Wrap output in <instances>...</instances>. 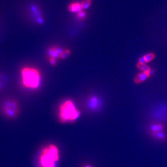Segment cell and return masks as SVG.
<instances>
[{
  "instance_id": "11",
  "label": "cell",
  "mask_w": 167,
  "mask_h": 167,
  "mask_svg": "<svg viewBox=\"0 0 167 167\" xmlns=\"http://www.w3.org/2000/svg\"><path fill=\"white\" fill-rule=\"evenodd\" d=\"M81 3L83 10L87 9L90 6L91 4H92V1L91 0H83Z\"/></svg>"
},
{
  "instance_id": "7",
  "label": "cell",
  "mask_w": 167,
  "mask_h": 167,
  "mask_svg": "<svg viewBox=\"0 0 167 167\" xmlns=\"http://www.w3.org/2000/svg\"><path fill=\"white\" fill-rule=\"evenodd\" d=\"M67 9L72 13H77L81 10H83L81 3L79 1H73L69 4Z\"/></svg>"
},
{
  "instance_id": "10",
  "label": "cell",
  "mask_w": 167,
  "mask_h": 167,
  "mask_svg": "<svg viewBox=\"0 0 167 167\" xmlns=\"http://www.w3.org/2000/svg\"><path fill=\"white\" fill-rule=\"evenodd\" d=\"M149 76L148 74L146 72H142L137 75L135 79V81L136 83H141L146 81Z\"/></svg>"
},
{
  "instance_id": "14",
  "label": "cell",
  "mask_w": 167,
  "mask_h": 167,
  "mask_svg": "<svg viewBox=\"0 0 167 167\" xmlns=\"http://www.w3.org/2000/svg\"><path fill=\"white\" fill-rule=\"evenodd\" d=\"M144 58L146 59V62H149L151 61L153 58H154V55L152 53H148L147 54L145 55L144 56Z\"/></svg>"
},
{
  "instance_id": "16",
  "label": "cell",
  "mask_w": 167,
  "mask_h": 167,
  "mask_svg": "<svg viewBox=\"0 0 167 167\" xmlns=\"http://www.w3.org/2000/svg\"><path fill=\"white\" fill-rule=\"evenodd\" d=\"M139 64H145L146 63V61L144 57L143 56L140 58L139 60Z\"/></svg>"
},
{
  "instance_id": "8",
  "label": "cell",
  "mask_w": 167,
  "mask_h": 167,
  "mask_svg": "<svg viewBox=\"0 0 167 167\" xmlns=\"http://www.w3.org/2000/svg\"><path fill=\"white\" fill-rule=\"evenodd\" d=\"M150 137L158 141L163 142L167 140V135L166 133L164 131H157L154 133H149Z\"/></svg>"
},
{
  "instance_id": "15",
  "label": "cell",
  "mask_w": 167,
  "mask_h": 167,
  "mask_svg": "<svg viewBox=\"0 0 167 167\" xmlns=\"http://www.w3.org/2000/svg\"><path fill=\"white\" fill-rule=\"evenodd\" d=\"M48 61L50 63V64L52 65H57L58 60H57V58L49 57L48 58Z\"/></svg>"
},
{
  "instance_id": "13",
  "label": "cell",
  "mask_w": 167,
  "mask_h": 167,
  "mask_svg": "<svg viewBox=\"0 0 167 167\" xmlns=\"http://www.w3.org/2000/svg\"><path fill=\"white\" fill-rule=\"evenodd\" d=\"M138 67L142 71V72H148L150 69V68L146 64H139Z\"/></svg>"
},
{
  "instance_id": "12",
  "label": "cell",
  "mask_w": 167,
  "mask_h": 167,
  "mask_svg": "<svg viewBox=\"0 0 167 167\" xmlns=\"http://www.w3.org/2000/svg\"><path fill=\"white\" fill-rule=\"evenodd\" d=\"M87 16V13L85 11L83 10H81L80 11L76 13V17L80 20H83Z\"/></svg>"
},
{
  "instance_id": "5",
  "label": "cell",
  "mask_w": 167,
  "mask_h": 167,
  "mask_svg": "<svg viewBox=\"0 0 167 167\" xmlns=\"http://www.w3.org/2000/svg\"><path fill=\"white\" fill-rule=\"evenodd\" d=\"M87 106L92 112L99 111L102 107V100L97 96H91L88 99Z\"/></svg>"
},
{
  "instance_id": "2",
  "label": "cell",
  "mask_w": 167,
  "mask_h": 167,
  "mask_svg": "<svg viewBox=\"0 0 167 167\" xmlns=\"http://www.w3.org/2000/svg\"><path fill=\"white\" fill-rule=\"evenodd\" d=\"M21 85L24 88L34 90L40 88L42 75L38 69L30 65L23 67L21 69Z\"/></svg>"
},
{
  "instance_id": "1",
  "label": "cell",
  "mask_w": 167,
  "mask_h": 167,
  "mask_svg": "<svg viewBox=\"0 0 167 167\" xmlns=\"http://www.w3.org/2000/svg\"><path fill=\"white\" fill-rule=\"evenodd\" d=\"M60 160V151L54 143H49L40 150L38 156V167H57Z\"/></svg>"
},
{
  "instance_id": "9",
  "label": "cell",
  "mask_w": 167,
  "mask_h": 167,
  "mask_svg": "<svg viewBox=\"0 0 167 167\" xmlns=\"http://www.w3.org/2000/svg\"><path fill=\"white\" fill-rule=\"evenodd\" d=\"M165 129V126L163 123L160 122H155L151 123L149 126V133H154L157 131H164Z\"/></svg>"
},
{
  "instance_id": "17",
  "label": "cell",
  "mask_w": 167,
  "mask_h": 167,
  "mask_svg": "<svg viewBox=\"0 0 167 167\" xmlns=\"http://www.w3.org/2000/svg\"><path fill=\"white\" fill-rule=\"evenodd\" d=\"M83 167H94V166L91 164L87 163L83 165Z\"/></svg>"
},
{
  "instance_id": "4",
  "label": "cell",
  "mask_w": 167,
  "mask_h": 167,
  "mask_svg": "<svg viewBox=\"0 0 167 167\" xmlns=\"http://www.w3.org/2000/svg\"><path fill=\"white\" fill-rule=\"evenodd\" d=\"M1 110L5 117L9 119H14L19 114L20 107L16 99H7L2 103Z\"/></svg>"
},
{
  "instance_id": "3",
  "label": "cell",
  "mask_w": 167,
  "mask_h": 167,
  "mask_svg": "<svg viewBox=\"0 0 167 167\" xmlns=\"http://www.w3.org/2000/svg\"><path fill=\"white\" fill-rule=\"evenodd\" d=\"M58 115L59 121L62 123H72L79 119L81 112L72 99H67L58 106Z\"/></svg>"
},
{
  "instance_id": "6",
  "label": "cell",
  "mask_w": 167,
  "mask_h": 167,
  "mask_svg": "<svg viewBox=\"0 0 167 167\" xmlns=\"http://www.w3.org/2000/svg\"><path fill=\"white\" fill-rule=\"evenodd\" d=\"M63 49L56 45L51 46L47 50L48 58L51 57L55 58H59L60 54H61Z\"/></svg>"
},
{
  "instance_id": "18",
  "label": "cell",
  "mask_w": 167,
  "mask_h": 167,
  "mask_svg": "<svg viewBox=\"0 0 167 167\" xmlns=\"http://www.w3.org/2000/svg\"><path fill=\"white\" fill-rule=\"evenodd\" d=\"M147 73L148 74L149 76H150V75H152L153 74L154 72H153V70H152V69H150V70H149V71Z\"/></svg>"
}]
</instances>
